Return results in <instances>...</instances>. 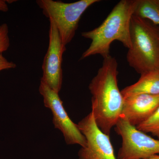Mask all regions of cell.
Instances as JSON below:
<instances>
[{
	"label": "cell",
	"instance_id": "8fae6325",
	"mask_svg": "<svg viewBox=\"0 0 159 159\" xmlns=\"http://www.w3.org/2000/svg\"><path fill=\"white\" fill-rule=\"evenodd\" d=\"M134 15L159 26V0H138Z\"/></svg>",
	"mask_w": 159,
	"mask_h": 159
},
{
	"label": "cell",
	"instance_id": "277c9868",
	"mask_svg": "<svg viewBox=\"0 0 159 159\" xmlns=\"http://www.w3.org/2000/svg\"><path fill=\"white\" fill-rule=\"evenodd\" d=\"M99 0H80L72 3H65L53 0H37L36 3L43 14L53 21L58 30L65 47L75 36L79 21L89 7Z\"/></svg>",
	"mask_w": 159,
	"mask_h": 159
},
{
	"label": "cell",
	"instance_id": "8992f818",
	"mask_svg": "<svg viewBox=\"0 0 159 159\" xmlns=\"http://www.w3.org/2000/svg\"><path fill=\"white\" fill-rule=\"evenodd\" d=\"M40 94L43 98L45 106L51 110L53 114V123L55 128L62 132L68 145L77 144L84 147L86 145L85 137L80 130L77 124L70 119L57 93L41 81Z\"/></svg>",
	"mask_w": 159,
	"mask_h": 159
},
{
	"label": "cell",
	"instance_id": "7c38bea8",
	"mask_svg": "<svg viewBox=\"0 0 159 159\" xmlns=\"http://www.w3.org/2000/svg\"><path fill=\"white\" fill-rule=\"evenodd\" d=\"M136 127L145 133L152 134L159 139V106L149 119Z\"/></svg>",
	"mask_w": 159,
	"mask_h": 159
},
{
	"label": "cell",
	"instance_id": "7a4b0ae2",
	"mask_svg": "<svg viewBox=\"0 0 159 159\" xmlns=\"http://www.w3.org/2000/svg\"><path fill=\"white\" fill-rule=\"evenodd\" d=\"M137 2L138 0L120 1L100 25L81 33L82 37L90 39L91 43L80 60L97 54L103 58L108 57L111 44L115 41L120 42L127 48H130V20Z\"/></svg>",
	"mask_w": 159,
	"mask_h": 159
},
{
	"label": "cell",
	"instance_id": "5b68a950",
	"mask_svg": "<svg viewBox=\"0 0 159 159\" xmlns=\"http://www.w3.org/2000/svg\"><path fill=\"white\" fill-rule=\"evenodd\" d=\"M115 131L122 139L118 159H145L159 154V139H156L119 119Z\"/></svg>",
	"mask_w": 159,
	"mask_h": 159
},
{
	"label": "cell",
	"instance_id": "30bf717a",
	"mask_svg": "<svg viewBox=\"0 0 159 159\" xmlns=\"http://www.w3.org/2000/svg\"><path fill=\"white\" fill-rule=\"evenodd\" d=\"M123 99L139 94L159 95V70L141 75L137 82L121 91Z\"/></svg>",
	"mask_w": 159,
	"mask_h": 159
},
{
	"label": "cell",
	"instance_id": "2e32d148",
	"mask_svg": "<svg viewBox=\"0 0 159 159\" xmlns=\"http://www.w3.org/2000/svg\"><path fill=\"white\" fill-rule=\"evenodd\" d=\"M145 159H159V155H155L149 157L148 158Z\"/></svg>",
	"mask_w": 159,
	"mask_h": 159
},
{
	"label": "cell",
	"instance_id": "3957f363",
	"mask_svg": "<svg viewBox=\"0 0 159 159\" xmlns=\"http://www.w3.org/2000/svg\"><path fill=\"white\" fill-rule=\"evenodd\" d=\"M130 35L131 47L126 54L129 66L140 75L159 70V26L133 15Z\"/></svg>",
	"mask_w": 159,
	"mask_h": 159
},
{
	"label": "cell",
	"instance_id": "ba28073f",
	"mask_svg": "<svg viewBox=\"0 0 159 159\" xmlns=\"http://www.w3.org/2000/svg\"><path fill=\"white\" fill-rule=\"evenodd\" d=\"M50 20L49 45L42 65L43 76L41 81L59 93L62 83L61 63L66 47L62 44L58 30L53 21Z\"/></svg>",
	"mask_w": 159,
	"mask_h": 159
},
{
	"label": "cell",
	"instance_id": "4fadbf2b",
	"mask_svg": "<svg viewBox=\"0 0 159 159\" xmlns=\"http://www.w3.org/2000/svg\"><path fill=\"white\" fill-rule=\"evenodd\" d=\"M10 46L9 36V28L6 23L0 27V53H2L8 50Z\"/></svg>",
	"mask_w": 159,
	"mask_h": 159
},
{
	"label": "cell",
	"instance_id": "9a60e30c",
	"mask_svg": "<svg viewBox=\"0 0 159 159\" xmlns=\"http://www.w3.org/2000/svg\"><path fill=\"white\" fill-rule=\"evenodd\" d=\"M6 1L0 0V11L7 12L9 10V7Z\"/></svg>",
	"mask_w": 159,
	"mask_h": 159
},
{
	"label": "cell",
	"instance_id": "9c48e42d",
	"mask_svg": "<svg viewBox=\"0 0 159 159\" xmlns=\"http://www.w3.org/2000/svg\"><path fill=\"white\" fill-rule=\"evenodd\" d=\"M159 106V95L141 94L124 99L120 119L136 127L154 114Z\"/></svg>",
	"mask_w": 159,
	"mask_h": 159
},
{
	"label": "cell",
	"instance_id": "5bb4252c",
	"mask_svg": "<svg viewBox=\"0 0 159 159\" xmlns=\"http://www.w3.org/2000/svg\"><path fill=\"white\" fill-rule=\"evenodd\" d=\"M16 65L12 61H9L0 53V71L16 68Z\"/></svg>",
	"mask_w": 159,
	"mask_h": 159
},
{
	"label": "cell",
	"instance_id": "6da1fadb",
	"mask_svg": "<svg viewBox=\"0 0 159 159\" xmlns=\"http://www.w3.org/2000/svg\"><path fill=\"white\" fill-rule=\"evenodd\" d=\"M118 64L111 55L103 58L102 65L89 86L92 95V112L97 125L110 136L120 119L124 99L118 83Z\"/></svg>",
	"mask_w": 159,
	"mask_h": 159
},
{
	"label": "cell",
	"instance_id": "e0dca14e",
	"mask_svg": "<svg viewBox=\"0 0 159 159\" xmlns=\"http://www.w3.org/2000/svg\"><path fill=\"white\" fill-rule=\"evenodd\" d=\"M1 25H0V27H1Z\"/></svg>",
	"mask_w": 159,
	"mask_h": 159
},
{
	"label": "cell",
	"instance_id": "52a82bcc",
	"mask_svg": "<svg viewBox=\"0 0 159 159\" xmlns=\"http://www.w3.org/2000/svg\"><path fill=\"white\" fill-rule=\"evenodd\" d=\"M77 125L87 142L78 152L79 159H117L110 136L98 127L92 111Z\"/></svg>",
	"mask_w": 159,
	"mask_h": 159
}]
</instances>
